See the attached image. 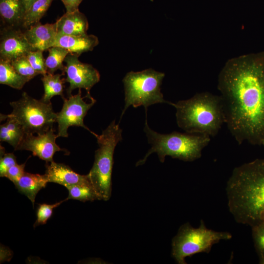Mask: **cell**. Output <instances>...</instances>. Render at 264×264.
Wrapping results in <instances>:
<instances>
[{
  "label": "cell",
  "instance_id": "1",
  "mask_svg": "<svg viewBox=\"0 0 264 264\" xmlns=\"http://www.w3.org/2000/svg\"><path fill=\"white\" fill-rule=\"evenodd\" d=\"M224 123L236 141L261 145L264 138V53L226 62L218 77Z\"/></svg>",
  "mask_w": 264,
  "mask_h": 264
},
{
  "label": "cell",
  "instance_id": "2",
  "mask_svg": "<svg viewBox=\"0 0 264 264\" xmlns=\"http://www.w3.org/2000/svg\"><path fill=\"white\" fill-rule=\"evenodd\" d=\"M228 207L238 223L264 222V158L235 168L226 184Z\"/></svg>",
  "mask_w": 264,
  "mask_h": 264
},
{
  "label": "cell",
  "instance_id": "3",
  "mask_svg": "<svg viewBox=\"0 0 264 264\" xmlns=\"http://www.w3.org/2000/svg\"><path fill=\"white\" fill-rule=\"evenodd\" d=\"M171 105L176 109L178 126L187 133L215 136L224 123L220 96L201 92Z\"/></svg>",
  "mask_w": 264,
  "mask_h": 264
},
{
  "label": "cell",
  "instance_id": "4",
  "mask_svg": "<svg viewBox=\"0 0 264 264\" xmlns=\"http://www.w3.org/2000/svg\"><path fill=\"white\" fill-rule=\"evenodd\" d=\"M143 130L152 146L144 157L136 163V166L144 164L153 153H157L162 163L166 156L185 161L195 160L201 157L202 150L210 141V136L203 134L177 132L168 134L158 133L149 127L147 119Z\"/></svg>",
  "mask_w": 264,
  "mask_h": 264
},
{
  "label": "cell",
  "instance_id": "5",
  "mask_svg": "<svg viewBox=\"0 0 264 264\" xmlns=\"http://www.w3.org/2000/svg\"><path fill=\"white\" fill-rule=\"evenodd\" d=\"M122 132L119 124L113 120L100 135L93 134L99 148L95 151L94 163L88 175L100 200H108L111 195L113 154L122 139Z\"/></svg>",
  "mask_w": 264,
  "mask_h": 264
},
{
  "label": "cell",
  "instance_id": "6",
  "mask_svg": "<svg viewBox=\"0 0 264 264\" xmlns=\"http://www.w3.org/2000/svg\"><path fill=\"white\" fill-rule=\"evenodd\" d=\"M165 74L152 68L141 71L128 72L123 79L125 91V106L121 118L127 109L142 106L147 113L149 106L157 103L172 102L165 100L161 92V85Z\"/></svg>",
  "mask_w": 264,
  "mask_h": 264
},
{
  "label": "cell",
  "instance_id": "7",
  "mask_svg": "<svg viewBox=\"0 0 264 264\" xmlns=\"http://www.w3.org/2000/svg\"><path fill=\"white\" fill-rule=\"evenodd\" d=\"M232 237L229 232L207 228L202 220L198 228L186 223L180 227L173 239L172 256L178 264H186V257L201 252L209 253L214 244Z\"/></svg>",
  "mask_w": 264,
  "mask_h": 264
},
{
  "label": "cell",
  "instance_id": "8",
  "mask_svg": "<svg viewBox=\"0 0 264 264\" xmlns=\"http://www.w3.org/2000/svg\"><path fill=\"white\" fill-rule=\"evenodd\" d=\"M13 110L8 116L15 119L22 126L25 134H37L47 132L56 121L57 113L51 103L37 100L22 92L18 100L10 103Z\"/></svg>",
  "mask_w": 264,
  "mask_h": 264
},
{
  "label": "cell",
  "instance_id": "9",
  "mask_svg": "<svg viewBox=\"0 0 264 264\" xmlns=\"http://www.w3.org/2000/svg\"><path fill=\"white\" fill-rule=\"evenodd\" d=\"M87 97H82L81 89H79L77 94L63 99L64 103L61 111L57 113L56 121L58 123V137H67V130L70 126L81 127L91 132L84 124V119L88 110L93 106L96 100L93 98L90 103H87L84 99Z\"/></svg>",
  "mask_w": 264,
  "mask_h": 264
},
{
  "label": "cell",
  "instance_id": "10",
  "mask_svg": "<svg viewBox=\"0 0 264 264\" xmlns=\"http://www.w3.org/2000/svg\"><path fill=\"white\" fill-rule=\"evenodd\" d=\"M77 54L69 53L66 57L64 72L66 73V82L69 83L66 89L68 96H71L75 89H85L89 93L90 89L100 79L98 71L91 65L79 61Z\"/></svg>",
  "mask_w": 264,
  "mask_h": 264
},
{
  "label": "cell",
  "instance_id": "11",
  "mask_svg": "<svg viewBox=\"0 0 264 264\" xmlns=\"http://www.w3.org/2000/svg\"><path fill=\"white\" fill-rule=\"evenodd\" d=\"M55 130L51 128L47 132L37 134H25L16 150H27L32 152L33 155L49 163L53 161L55 153L59 151H66L61 149L56 143L58 137L55 134Z\"/></svg>",
  "mask_w": 264,
  "mask_h": 264
},
{
  "label": "cell",
  "instance_id": "12",
  "mask_svg": "<svg viewBox=\"0 0 264 264\" xmlns=\"http://www.w3.org/2000/svg\"><path fill=\"white\" fill-rule=\"evenodd\" d=\"M0 41V59L10 62L34 50L24 32L18 27H4L1 31Z\"/></svg>",
  "mask_w": 264,
  "mask_h": 264
},
{
  "label": "cell",
  "instance_id": "13",
  "mask_svg": "<svg viewBox=\"0 0 264 264\" xmlns=\"http://www.w3.org/2000/svg\"><path fill=\"white\" fill-rule=\"evenodd\" d=\"M28 42L34 50L44 51L54 46L57 32L55 22L33 24L23 31Z\"/></svg>",
  "mask_w": 264,
  "mask_h": 264
},
{
  "label": "cell",
  "instance_id": "14",
  "mask_svg": "<svg viewBox=\"0 0 264 264\" xmlns=\"http://www.w3.org/2000/svg\"><path fill=\"white\" fill-rule=\"evenodd\" d=\"M45 174L48 182H54L65 186L77 184H92L88 174L81 175L69 166L52 161L46 163Z\"/></svg>",
  "mask_w": 264,
  "mask_h": 264
},
{
  "label": "cell",
  "instance_id": "15",
  "mask_svg": "<svg viewBox=\"0 0 264 264\" xmlns=\"http://www.w3.org/2000/svg\"><path fill=\"white\" fill-rule=\"evenodd\" d=\"M57 35H87L88 22L86 16L79 10L66 12L55 22Z\"/></svg>",
  "mask_w": 264,
  "mask_h": 264
},
{
  "label": "cell",
  "instance_id": "16",
  "mask_svg": "<svg viewBox=\"0 0 264 264\" xmlns=\"http://www.w3.org/2000/svg\"><path fill=\"white\" fill-rule=\"evenodd\" d=\"M98 44V39L94 35H57L54 46L65 48L70 53L80 56L83 53L92 51Z\"/></svg>",
  "mask_w": 264,
  "mask_h": 264
},
{
  "label": "cell",
  "instance_id": "17",
  "mask_svg": "<svg viewBox=\"0 0 264 264\" xmlns=\"http://www.w3.org/2000/svg\"><path fill=\"white\" fill-rule=\"evenodd\" d=\"M25 12L23 0H0V18L6 26H22Z\"/></svg>",
  "mask_w": 264,
  "mask_h": 264
},
{
  "label": "cell",
  "instance_id": "18",
  "mask_svg": "<svg viewBox=\"0 0 264 264\" xmlns=\"http://www.w3.org/2000/svg\"><path fill=\"white\" fill-rule=\"evenodd\" d=\"M48 182L45 174H34L25 172L20 179L13 183L21 193L30 199L34 207L37 194L45 187Z\"/></svg>",
  "mask_w": 264,
  "mask_h": 264
},
{
  "label": "cell",
  "instance_id": "19",
  "mask_svg": "<svg viewBox=\"0 0 264 264\" xmlns=\"http://www.w3.org/2000/svg\"><path fill=\"white\" fill-rule=\"evenodd\" d=\"M64 74L47 72L43 74L41 80L43 82L44 93L41 100L46 103L50 102L51 99L56 95H60L64 99L63 94L64 84L66 79L61 78Z\"/></svg>",
  "mask_w": 264,
  "mask_h": 264
},
{
  "label": "cell",
  "instance_id": "20",
  "mask_svg": "<svg viewBox=\"0 0 264 264\" xmlns=\"http://www.w3.org/2000/svg\"><path fill=\"white\" fill-rule=\"evenodd\" d=\"M28 82L15 70L10 62L0 59V84L21 89Z\"/></svg>",
  "mask_w": 264,
  "mask_h": 264
},
{
  "label": "cell",
  "instance_id": "21",
  "mask_svg": "<svg viewBox=\"0 0 264 264\" xmlns=\"http://www.w3.org/2000/svg\"><path fill=\"white\" fill-rule=\"evenodd\" d=\"M53 0H36L26 11L22 27L28 28L40 22Z\"/></svg>",
  "mask_w": 264,
  "mask_h": 264
},
{
  "label": "cell",
  "instance_id": "22",
  "mask_svg": "<svg viewBox=\"0 0 264 264\" xmlns=\"http://www.w3.org/2000/svg\"><path fill=\"white\" fill-rule=\"evenodd\" d=\"M48 55L45 61L47 72L54 73L57 70L64 73L65 66L63 62L70 53L65 48L60 46H52L48 49Z\"/></svg>",
  "mask_w": 264,
  "mask_h": 264
},
{
  "label": "cell",
  "instance_id": "23",
  "mask_svg": "<svg viewBox=\"0 0 264 264\" xmlns=\"http://www.w3.org/2000/svg\"><path fill=\"white\" fill-rule=\"evenodd\" d=\"M68 191L67 199H72L83 202L100 200L92 184H77L66 187Z\"/></svg>",
  "mask_w": 264,
  "mask_h": 264
},
{
  "label": "cell",
  "instance_id": "24",
  "mask_svg": "<svg viewBox=\"0 0 264 264\" xmlns=\"http://www.w3.org/2000/svg\"><path fill=\"white\" fill-rule=\"evenodd\" d=\"M11 64L15 70L28 81L39 74L33 68L26 56L17 58Z\"/></svg>",
  "mask_w": 264,
  "mask_h": 264
},
{
  "label": "cell",
  "instance_id": "25",
  "mask_svg": "<svg viewBox=\"0 0 264 264\" xmlns=\"http://www.w3.org/2000/svg\"><path fill=\"white\" fill-rule=\"evenodd\" d=\"M67 200L65 199L56 202L53 204L43 203L39 204L37 212V219L33 226L36 227L40 225H43L46 223L47 220L52 215L53 209L59 206L61 203Z\"/></svg>",
  "mask_w": 264,
  "mask_h": 264
},
{
  "label": "cell",
  "instance_id": "26",
  "mask_svg": "<svg viewBox=\"0 0 264 264\" xmlns=\"http://www.w3.org/2000/svg\"><path fill=\"white\" fill-rule=\"evenodd\" d=\"M43 52V51L40 50H31L26 55L33 68L39 74L42 75L47 72Z\"/></svg>",
  "mask_w": 264,
  "mask_h": 264
},
{
  "label": "cell",
  "instance_id": "27",
  "mask_svg": "<svg viewBox=\"0 0 264 264\" xmlns=\"http://www.w3.org/2000/svg\"><path fill=\"white\" fill-rule=\"evenodd\" d=\"M255 247L260 257L264 259V222L252 227Z\"/></svg>",
  "mask_w": 264,
  "mask_h": 264
},
{
  "label": "cell",
  "instance_id": "28",
  "mask_svg": "<svg viewBox=\"0 0 264 264\" xmlns=\"http://www.w3.org/2000/svg\"><path fill=\"white\" fill-rule=\"evenodd\" d=\"M17 164L16 157L13 153H7L5 149L0 146V176L4 177L8 170Z\"/></svg>",
  "mask_w": 264,
  "mask_h": 264
},
{
  "label": "cell",
  "instance_id": "29",
  "mask_svg": "<svg viewBox=\"0 0 264 264\" xmlns=\"http://www.w3.org/2000/svg\"><path fill=\"white\" fill-rule=\"evenodd\" d=\"M25 164V162L22 164L17 163L8 170L4 175V177L8 178L13 183L17 181L25 172L24 167Z\"/></svg>",
  "mask_w": 264,
  "mask_h": 264
},
{
  "label": "cell",
  "instance_id": "30",
  "mask_svg": "<svg viewBox=\"0 0 264 264\" xmlns=\"http://www.w3.org/2000/svg\"><path fill=\"white\" fill-rule=\"evenodd\" d=\"M66 9V12L79 10V6L83 0H61Z\"/></svg>",
  "mask_w": 264,
  "mask_h": 264
},
{
  "label": "cell",
  "instance_id": "31",
  "mask_svg": "<svg viewBox=\"0 0 264 264\" xmlns=\"http://www.w3.org/2000/svg\"><path fill=\"white\" fill-rule=\"evenodd\" d=\"M36 0H23L26 8V11L29 8L32 3Z\"/></svg>",
  "mask_w": 264,
  "mask_h": 264
},
{
  "label": "cell",
  "instance_id": "32",
  "mask_svg": "<svg viewBox=\"0 0 264 264\" xmlns=\"http://www.w3.org/2000/svg\"><path fill=\"white\" fill-rule=\"evenodd\" d=\"M260 264H264V259L260 260Z\"/></svg>",
  "mask_w": 264,
  "mask_h": 264
},
{
  "label": "cell",
  "instance_id": "33",
  "mask_svg": "<svg viewBox=\"0 0 264 264\" xmlns=\"http://www.w3.org/2000/svg\"><path fill=\"white\" fill-rule=\"evenodd\" d=\"M262 144H263L264 146V138L262 141Z\"/></svg>",
  "mask_w": 264,
  "mask_h": 264
}]
</instances>
